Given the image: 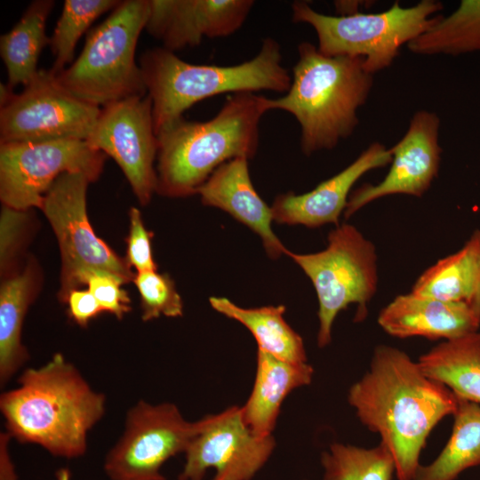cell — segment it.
Instances as JSON below:
<instances>
[{"label": "cell", "instance_id": "7", "mask_svg": "<svg viewBox=\"0 0 480 480\" xmlns=\"http://www.w3.org/2000/svg\"><path fill=\"white\" fill-rule=\"evenodd\" d=\"M442 9L436 0H421L410 7L396 1L380 12L332 16L316 12L306 1H295L292 20L315 29L321 53L364 58V68L373 75L390 67L402 46L427 31Z\"/></svg>", "mask_w": 480, "mask_h": 480}, {"label": "cell", "instance_id": "13", "mask_svg": "<svg viewBox=\"0 0 480 480\" xmlns=\"http://www.w3.org/2000/svg\"><path fill=\"white\" fill-rule=\"evenodd\" d=\"M197 422L178 480H252L275 450L273 435L252 433L241 406H230Z\"/></svg>", "mask_w": 480, "mask_h": 480}, {"label": "cell", "instance_id": "6", "mask_svg": "<svg viewBox=\"0 0 480 480\" xmlns=\"http://www.w3.org/2000/svg\"><path fill=\"white\" fill-rule=\"evenodd\" d=\"M149 0H124L88 33L83 51L57 75L60 84L94 106L148 94L135 50Z\"/></svg>", "mask_w": 480, "mask_h": 480}, {"label": "cell", "instance_id": "9", "mask_svg": "<svg viewBox=\"0 0 480 480\" xmlns=\"http://www.w3.org/2000/svg\"><path fill=\"white\" fill-rule=\"evenodd\" d=\"M91 180L80 172L61 174L45 193L41 210L59 243L61 259L60 300L65 303L70 292L84 286L85 276L104 271L124 282L134 273L94 233L86 211V192Z\"/></svg>", "mask_w": 480, "mask_h": 480}, {"label": "cell", "instance_id": "4", "mask_svg": "<svg viewBox=\"0 0 480 480\" xmlns=\"http://www.w3.org/2000/svg\"><path fill=\"white\" fill-rule=\"evenodd\" d=\"M298 53L288 92L268 99V108L294 116L300 126L301 150L310 156L334 148L354 132L373 75L364 68V58L326 56L308 42L298 45Z\"/></svg>", "mask_w": 480, "mask_h": 480}, {"label": "cell", "instance_id": "18", "mask_svg": "<svg viewBox=\"0 0 480 480\" xmlns=\"http://www.w3.org/2000/svg\"><path fill=\"white\" fill-rule=\"evenodd\" d=\"M379 325L389 335L449 340L478 331L480 318L464 301H444L412 293L397 295L383 308Z\"/></svg>", "mask_w": 480, "mask_h": 480}, {"label": "cell", "instance_id": "29", "mask_svg": "<svg viewBox=\"0 0 480 480\" xmlns=\"http://www.w3.org/2000/svg\"><path fill=\"white\" fill-rule=\"evenodd\" d=\"M118 0H65L61 14L50 37L54 57V75H59L71 64L76 44L82 35L103 13L115 9Z\"/></svg>", "mask_w": 480, "mask_h": 480}, {"label": "cell", "instance_id": "10", "mask_svg": "<svg viewBox=\"0 0 480 480\" xmlns=\"http://www.w3.org/2000/svg\"><path fill=\"white\" fill-rule=\"evenodd\" d=\"M197 428L175 404L140 399L125 414L123 433L104 458V473L108 480H166L163 465L185 452Z\"/></svg>", "mask_w": 480, "mask_h": 480}, {"label": "cell", "instance_id": "35", "mask_svg": "<svg viewBox=\"0 0 480 480\" xmlns=\"http://www.w3.org/2000/svg\"><path fill=\"white\" fill-rule=\"evenodd\" d=\"M12 439L6 430L0 433V480H18L9 449Z\"/></svg>", "mask_w": 480, "mask_h": 480}, {"label": "cell", "instance_id": "36", "mask_svg": "<svg viewBox=\"0 0 480 480\" xmlns=\"http://www.w3.org/2000/svg\"><path fill=\"white\" fill-rule=\"evenodd\" d=\"M468 304L480 318V257L473 292Z\"/></svg>", "mask_w": 480, "mask_h": 480}, {"label": "cell", "instance_id": "8", "mask_svg": "<svg viewBox=\"0 0 480 480\" xmlns=\"http://www.w3.org/2000/svg\"><path fill=\"white\" fill-rule=\"evenodd\" d=\"M327 247L318 252L286 255L300 267L311 280L318 300L317 345L326 347L337 315L356 304V319L363 320L366 306L378 287L376 246L350 224H341L327 237Z\"/></svg>", "mask_w": 480, "mask_h": 480}, {"label": "cell", "instance_id": "20", "mask_svg": "<svg viewBox=\"0 0 480 480\" xmlns=\"http://www.w3.org/2000/svg\"><path fill=\"white\" fill-rule=\"evenodd\" d=\"M313 374L308 363L287 362L258 349L253 387L241 406L246 426L259 436H272L284 400L295 388L310 384Z\"/></svg>", "mask_w": 480, "mask_h": 480}, {"label": "cell", "instance_id": "31", "mask_svg": "<svg viewBox=\"0 0 480 480\" xmlns=\"http://www.w3.org/2000/svg\"><path fill=\"white\" fill-rule=\"evenodd\" d=\"M124 284L120 277L104 271L90 272L84 280L103 312L111 313L117 319H122L132 309L131 299L121 287Z\"/></svg>", "mask_w": 480, "mask_h": 480}, {"label": "cell", "instance_id": "34", "mask_svg": "<svg viewBox=\"0 0 480 480\" xmlns=\"http://www.w3.org/2000/svg\"><path fill=\"white\" fill-rule=\"evenodd\" d=\"M65 303H68L69 316L81 327H86L92 318L103 312L88 289H76L70 292Z\"/></svg>", "mask_w": 480, "mask_h": 480}, {"label": "cell", "instance_id": "19", "mask_svg": "<svg viewBox=\"0 0 480 480\" xmlns=\"http://www.w3.org/2000/svg\"><path fill=\"white\" fill-rule=\"evenodd\" d=\"M248 160L231 159L218 167L198 188L204 205L229 213L260 237L267 254L273 260L289 252L271 228V207L262 200L251 180Z\"/></svg>", "mask_w": 480, "mask_h": 480}, {"label": "cell", "instance_id": "30", "mask_svg": "<svg viewBox=\"0 0 480 480\" xmlns=\"http://www.w3.org/2000/svg\"><path fill=\"white\" fill-rule=\"evenodd\" d=\"M132 282L140 296L141 318L150 321L160 317L183 315V302L168 274L156 270L137 272Z\"/></svg>", "mask_w": 480, "mask_h": 480}, {"label": "cell", "instance_id": "17", "mask_svg": "<svg viewBox=\"0 0 480 480\" xmlns=\"http://www.w3.org/2000/svg\"><path fill=\"white\" fill-rule=\"evenodd\" d=\"M391 161V149L373 142L350 164L312 190L301 195L288 192L277 196L271 206L273 220L280 224L308 228L328 223L337 227L355 183L366 172L385 167Z\"/></svg>", "mask_w": 480, "mask_h": 480}, {"label": "cell", "instance_id": "12", "mask_svg": "<svg viewBox=\"0 0 480 480\" xmlns=\"http://www.w3.org/2000/svg\"><path fill=\"white\" fill-rule=\"evenodd\" d=\"M106 156L82 140L0 144L1 201L16 210L41 209L45 193L61 174L80 172L95 182Z\"/></svg>", "mask_w": 480, "mask_h": 480}, {"label": "cell", "instance_id": "38", "mask_svg": "<svg viewBox=\"0 0 480 480\" xmlns=\"http://www.w3.org/2000/svg\"><path fill=\"white\" fill-rule=\"evenodd\" d=\"M57 480H71V472L68 468H60L56 473Z\"/></svg>", "mask_w": 480, "mask_h": 480}, {"label": "cell", "instance_id": "26", "mask_svg": "<svg viewBox=\"0 0 480 480\" xmlns=\"http://www.w3.org/2000/svg\"><path fill=\"white\" fill-rule=\"evenodd\" d=\"M452 435L437 458L420 465L413 480H454L480 465V404L460 398Z\"/></svg>", "mask_w": 480, "mask_h": 480}, {"label": "cell", "instance_id": "21", "mask_svg": "<svg viewBox=\"0 0 480 480\" xmlns=\"http://www.w3.org/2000/svg\"><path fill=\"white\" fill-rule=\"evenodd\" d=\"M38 270L30 260L21 272L4 278L0 287V385L22 368L28 353L22 344V326L36 295Z\"/></svg>", "mask_w": 480, "mask_h": 480}, {"label": "cell", "instance_id": "15", "mask_svg": "<svg viewBox=\"0 0 480 480\" xmlns=\"http://www.w3.org/2000/svg\"><path fill=\"white\" fill-rule=\"evenodd\" d=\"M440 118L426 109L416 111L404 136L390 148L392 161L384 179L364 184L348 200L344 217L348 219L372 202L393 195L421 197L437 177L442 148Z\"/></svg>", "mask_w": 480, "mask_h": 480}, {"label": "cell", "instance_id": "24", "mask_svg": "<svg viewBox=\"0 0 480 480\" xmlns=\"http://www.w3.org/2000/svg\"><path fill=\"white\" fill-rule=\"evenodd\" d=\"M54 5L52 0L33 1L20 20L0 37V54L8 74L7 85L13 90L26 85L38 72L42 50L50 44L45 28Z\"/></svg>", "mask_w": 480, "mask_h": 480}, {"label": "cell", "instance_id": "32", "mask_svg": "<svg viewBox=\"0 0 480 480\" xmlns=\"http://www.w3.org/2000/svg\"><path fill=\"white\" fill-rule=\"evenodd\" d=\"M28 211L16 210L6 205L2 208L0 219V267L2 276L9 271L24 240Z\"/></svg>", "mask_w": 480, "mask_h": 480}, {"label": "cell", "instance_id": "22", "mask_svg": "<svg viewBox=\"0 0 480 480\" xmlns=\"http://www.w3.org/2000/svg\"><path fill=\"white\" fill-rule=\"evenodd\" d=\"M426 376L459 398L480 404V332L444 340L420 356Z\"/></svg>", "mask_w": 480, "mask_h": 480}, {"label": "cell", "instance_id": "37", "mask_svg": "<svg viewBox=\"0 0 480 480\" xmlns=\"http://www.w3.org/2000/svg\"><path fill=\"white\" fill-rule=\"evenodd\" d=\"M12 89H11L7 84H0V106H4L13 95Z\"/></svg>", "mask_w": 480, "mask_h": 480}, {"label": "cell", "instance_id": "25", "mask_svg": "<svg viewBox=\"0 0 480 480\" xmlns=\"http://www.w3.org/2000/svg\"><path fill=\"white\" fill-rule=\"evenodd\" d=\"M480 230H475L464 245L428 268L415 281L412 292L444 301L468 303L477 274Z\"/></svg>", "mask_w": 480, "mask_h": 480}, {"label": "cell", "instance_id": "28", "mask_svg": "<svg viewBox=\"0 0 480 480\" xmlns=\"http://www.w3.org/2000/svg\"><path fill=\"white\" fill-rule=\"evenodd\" d=\"M323 480H391L395 461L388 448L380 443L363 448L332 444L321 454Z\"/></svg>", "mask_w": 480, "mask_h": 480}, {"label": "cell", "instance_id": "16", "mask_svg": "<svg viewBox=\"0 0 480 480\" xmlns=\"http://www.w3.org/2000/svg\"><path fill=\"white\" fill-rule=\"evenodd\" d=\"M252 0H149L147 31L174 52L204 37L232 35L246 20Z\"/></svg>", "mask_w": 480, "mask_h": 480}, {"label": "cell", "instance_id": "27", "mask_svg": "<svg viewBox=\"0 0 480 480\" xmlns=\"http://www.w3.org/2000/svg\"><path fill=\"white\" fill-rule=\"evenodd\" d=\"M407 48L418 55H451L480 52V0H461L448 16L411 41Z\"/></svg>", "mask_w": 480, "mask_h": 480}, {"label": "cell", "instance_id": "5", "mask_svg": "<svg viewBox=\"0 0 480 480\" xmlns=\"http://www.w3.org/2000/svg\"><path fill=\"white\" fill-rule=\"evenodd\" d=\"M140 68L152 100L156 134L204 99L261 90L286 93L292 83L282 65L281 46L271 37L263 40L255 57L237 65L192 64L158 47L140 56Z\"/></svg>", "mask_w": 480, "mask_h": 480}, {"label": "cell", "instance_id": "3", "mask_svg": "<svg viewBox=\"0 0 480 480\" xmlns=\"http://www.w3.org/2000/svg\"><path fill=\"white\" fill-rule=\"evenodd\" d=\"M268 98L255 92L227 97L210 120L181 118L157 134V188L168 197L197 194L198 188L224 163L251 159L259 145V125L268 111Z\"/></svg>", "mask_w": 480, "mask_h": 480}, {"label": "cell", "instance_id": "33", "mask_svg": "<svg viewBox=\"0 0 480 480\" xmlns=\"http://www.w3.org/2000/svg\"><path fill=\"white\" fill-rule=\"evenodd\" d=\"M130 229L127 236V250L125 261L130 268L137 272L156 270L151 249L153 233L143 224L139 209L132 207L129 212Z\"/></svg>", "mask_w": 480, "mask_h": 480}, {"label": "cell", "instance_id": "23", "mask_svg": "<svg viewBox=\"0 0 480 480\" xmlns=\"http://www.w3.org/2000/svg\"><path fill=\"white\" fill-rule=\"evenodd\" d=\"M212 308L245 326L255 338L258 349L291 363H307L302 338L284 320L285 307L244 308L227 298L211 297Z\"/></svg>", "mask_w": 480, "mask_h": 480}, {"label": "cell", "instance_id": "2", "mask_svg": "<svg viewBox=\"0 0 480 480\" xmlns=\"http://www.w3.org/2000/svg\"><path fill=\"white\" fill-rule=\"evenodd\" d=\"M17 382L0 396L12 439L39 445L55 457L84 456L89 432L105 415V395L61 353L39 367L24 369Z\"/></svg>", "mask_w": 480, "mask_h": 480}, {"label": "cell", "instance_id": "14", "mask_svg": "<svg viewBox=\"0 0 480 480\" xmlns=\"http://www.w3.org/2000/svg\"><path fill=\"white\" fill-rule=\"evenodd\" d=\"M148 94L115 101L100 109L85 140L94 149L111 156L123 171L140 204H148L157 188L154 166L158 141Z\"/></svg>", "mask_w": 480, "mask_h": 480}, {"label": "cell", "instance_id": "11", "mask_svg": "<svg viewBox=\"0 0 480 480\" xmlns=\"http://www.w3.org/2000/svg\"><path fill=\"white\" fill-rule=\"evenodd\" d=\"M100 108L69 92L50 69H39L0 108V144L85 140Z\"/></svg>", "mask_w": 480, "mask_h": 480}, {"label": "cell", "instance_id": "1", "mask_svg": "<svg viewBox=\"0 0 480 480\" xmlns=\"http://www.w3.org/2000/svg\"><path fill=\"white\" fill-rule=\"evenodd\" d=\"M348 401L392 454L398 480H413L428 435L455 413L460 398L426 376L404 351L379 345L368 372L350 387Z\"/></svg>", "mask_w": 480, "mask_h": 480}]
</instances>
